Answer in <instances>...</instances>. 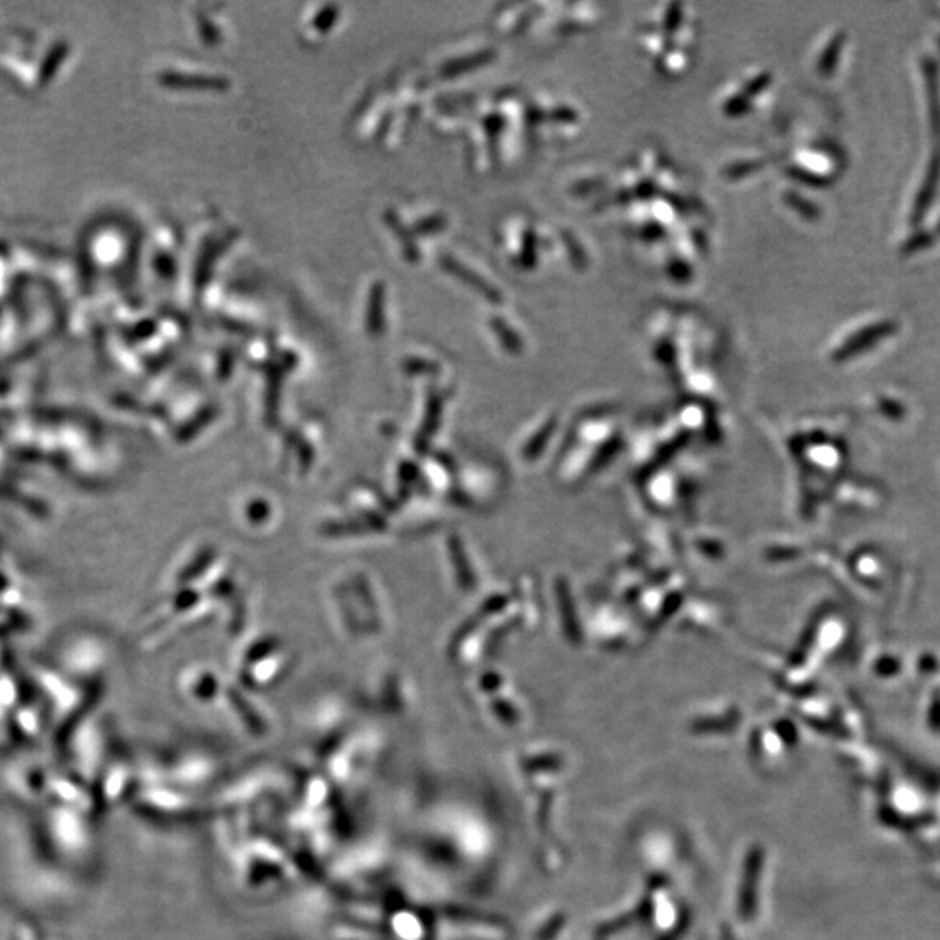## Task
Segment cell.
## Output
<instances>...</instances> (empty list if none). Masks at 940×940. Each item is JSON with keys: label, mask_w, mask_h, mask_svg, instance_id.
Instances as JSON below:
<instances>
[{"label": "cell", "mask_w": 940, "mask_h": 940, "mask_svg": "<svg viewBox=\"0 0 940 940\" xmlns=\"http://www.w3.org/2000/svg\"><path fill=\"white\" fill-rule=\"evenodd\" d=\"M444 263H446L444 267H448L450 272H453V274L460 277V279H464V281L467 282L469 286L476 288L477 291H479L481 295L486 296L488 300H493V302H498V300H500V295H498L497 289L493 288V286H490L488 282L483 281V279L477 276V274H474L472 270L465 269L462 263H457L455 260H451V258H446Z\"/></svg>", "instance_id": "1"}, {"label": "cell", "mask_w": 940, "mask_h": 940, "mask_svg": "<svg viewBox=\"0 0 940 940\" xmlns=\"http://www.w3.org/2000/svg\"><path fill=\"white\" fill-rule=\"evenodd\" d=\"M841 44H843V37L838 35L834 37L831 44L827 46L826 51L822 54V58L819 61V72L820 74L829 75L833 72L834 63L838 61V54H840Z\"/></svg>", "instance_id": "2"}, {"label": "cell", "mask_w": 940, "mask_h": 940, "mask_svg": "<svg viewBox=\"0 0 940 940\" xmlns=\"http://www.w3.org/2000/svg\"><path fill=\"white\" fill-rule=\"evenodd\" d=\"M749 108H751V98L744 93L735 94L723 105V110L728 117H740V115L747 114Z\"/></svg>", "instance_id": "3"}, {"label": "cell", "mask_w": 940, "mask_h": 940, "mask_svg": "<svg viewBox=\"0 0 940 940\" xmlns=\"http://www.w3.org/2000/svg\"><path fill=\"white\" fill-rule=\"evenodd\" d=\"M786 202L791 208L796 209L799 215L805 216V218H815V216H819V209L815 208L812 202L806 201V199H803L799 194L787 192Z\"/></svg>", "instance_id": "4"}, {"label": "cell", "mask_w": 940, "mask_h": 940, "mask_svg": "<svg viewBox=\"0 0 940 940\" xmlns=\"http://www.w3.org/2000/svg\"><path fill=\"white\" fill-rule=\"evenodd\" d=\"M763 168V161H740L733 162L725 169V175L728 178H742V176L752 175L758 169Z\"/></svg>", "instance_id": "5"}, {"label": "cell", "mask_w": 940, "mask_h": 940, "mask_svg": "<svg viewBox=\"0 0 940 940\" xmlns=\"http://www.w3.org/2000/svg\"><path fill=\"white\" fill-rule=\"evenodd\" d=\"M537 239H535V232L533 230H528L524 234V244H523V253H521V262H523V267H533L535 265V260H537Z\"/></svg>", "instance_id": "6"}, {"label": "cell", "mask_w": 940, "mask_h": 940, "mask_svg": "<svg viewBox=\"0 0 940 940\" xmlns=\"http://www.w3.org/2000/svg\"><path fill=\"white\" fill-rule=\"evenodd\" d=\"M563 241L564 244H566V249H568V253H570V258L573 260V263H575L577 267H580V269H584L585 263H587V256H585L584 251H582V248H580V244H578L577 239H575L573 235L564 234Z\"/></svg>", "instance_id": "7"}, {"label": "cell", "mask_w": 940, "mask_h": 940, "mask_svg": "<svg viewBox=\"0 0 940 940\" xmlns=\"http://www.w3.org/2000/svg\"><path fill=\"white\" fill-rule=\"evenodd\" d=\"M493 328L497 331L498 336L504 340L505 345L512 347V350L521 349L519 338H517V336L512 333L511 329H509V326L504 323V319H493Z\"/></svg>", "instance_id": "8"}, {"label": "cell", "mask_w": 940, "mask_h": 940, "mask_svg": "<svg viewBox=\"0 0 940 940\" xmlns=\"http://www.w3.org/2000/svg\"><path fill=\"white\" fill-rule=\"evenodd\" d=\"M770 82H772V75L759 74L756 79H752V81L747 82L746 91H744V94L749 96V98H752V96H756V94L761 93V91H765V89L770 86Z\"/></svg>", "instance_id": "9"}, {"label": "cell", "mask_w": 940, "mask_h": 940, "mask_svg": "<svg viewBox=\"0 0 940 940\" xmlns=\"http://www.w3.org/2000/svg\"><path fill=\"white\" fill-rule=\"evenodd\" d=\"M679 23H681V6L672 4L669 11H667V16H665V30L674 32L679 27Z\"/></svg>", "instance_id": "10"}, {"label": "cell", "mask_w": 940, "mask_h": 940, "mask_svg": "<svg viewBox=\"0 0 940 940\" xmlns=\"http://www.w3.org/2000/svg\"><path fill=\"white\" fill-rule=\"evenodd\" d=\"M669 272H671V276L674 277V279H678V281H686L688 277L692 276L690 267H688L685 262H678V260L669 265Z\"/></svg>", "instance_id": "11"}, {"label": "cell", "mask_w": 940, "mask_h": 940, "mask_svg": "<svg viewBox=\"0 0 940 940\" xmlns=\"http://www.w3.org/2000/svg\"><path fill=\"white\" fill-rule=\"evenodd\" d=\"M551 115L552 119H556V121H577V112H575L573 108H556V110H554Z\"/></svg>", "instance_id": "12"}]
</instances>
